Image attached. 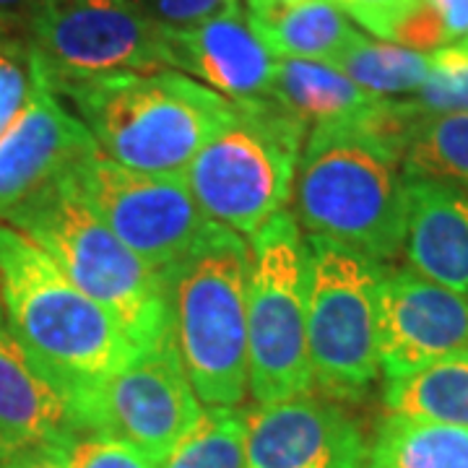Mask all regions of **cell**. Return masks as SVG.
I'll use <instances>...</instances> for the list:
<instances>
[{
  "mask_svg": "<svg viewBox=\"0 0 468 468\" xmlns=\"http://www.w3.org/2000/svg\"><path fill=\"white\" fill-rule=\"evenodd\" d=\"M372 115L310 128L294 187L307 232L385 263L403 250L409 180L403 144L380 133Z\"/></svg>",
  "mask_w": 468,
  "mask_h": 468,
  "instance_id": "cell-1",
  "label": "cell"
},
{
  "mask_svg": "<svg viewBox=\"0 0 468 468\" xmlns=\"http://www.w3.org/2000/svg\"><path fill=\"white\" fill-rule=\"evenodd\" d=\"M0 304L37 369L70 401L125 367L138 349L29 237L0 221Z\"/></svg>",
  "mask_w": 468,
  "mask_h": 468,
  "instance_id": "cell-2",
  "label": "cell"
},
{
  "mask_svg": "<svg viewBox=\"0 0 468 468\" xmlns=\"http://www.w3.org/2000/svg\"><path fill=\"white\" fill-rule=\"evenodd\" d=\"M73 101L97 149L117 165L154 175H185L234 101L175 68L115 73L50 86Z\"/></svg>",
  "mask_w": 468,
  "mask_h": 468,
  "instance_id": "cell-3",
  "label": "cell"
},
{
  "mask_svg": "<svg viewBox=\"0 0 468 468\" xmlns=\"http://www.w3.org/2000/svg\"><path fill=\"white\" fill-rule=\"evenodd\" d=\"M3 224L50 255L86 297L101 304L138 351L172 346L167 271L128 250L70 185V177L24 203Z\"/></svg>",
  "mask_w": 468,
  "mask_h": 468,
  "instance_id": "cell-4",
  "label": "cell"
},
{
  "mask_svg": "<svg viewBox=\"0 0 468 468\" xmlns=\"http://www.w3.org/2000/svg\"><path fill=\"white\" fill-rule=\"evenodd\" d=\"M177 359L198 401L237 406L248 393V284L250 245L221 224H208L167 268Z\"/></svg>",
  "mask_w": 468,
  "mask_h": 468,
  "instance_id": "cell-5",
  "label": "cell"
},
{
  "mask_svg": "<svg viewBox=\"0 0 468 468\" xmlns=\"http://www.w3.org/2000/svg\"><path fill=\"white\" fill-rule=\"evenodd\" d=\"M304 135L307 125L268 97L234 101L229 122L185 169L187 190L208 221L258 232L289 203Z\"/></svg>",
  "mask_w": 468,
  "mask_h": 468,
  "instance_id": "cell-6",
  "label": "cell"
},
{
  "mask_svg": "<svg viewBox=\"0 0 468 468\" xmlns=\"http://www.w3.org/2000/svg\"><path fill=\"white\" fill-rule=\"evenodd\" d=\"M250 388L258 403L313 390L307 351V239L300 221L279 211L250 234L248 284Z\"/></svg>",
  "mask_w": 468,
  "mask_h": 468,
  "instance_id": "cell-7",
  "label": "cell"
},
{
  "mask_svg": "<svg viewBox=\"0 0 468 468\" xmlns=\"http://www.w3.org/2000/svg\"><path fill=\"white\" fill-rule=\"evenodd\" d=\"M383 263L310 234L307 351L313 388L328 399H359L380 375L378 292Z\"/></svg>",
  "mask_w": 468,
  "mask_h": 468,
  "instance_id": "cell-8",
  "label": "cell"
},
{
  "mask_svg": "<svg viewBox=\"0 0 468 468\" xmlns=\"http://www.w3.org/2000/svg\"><path fill=\"white\" fill-rule=\"evenodd\" d=\"M24 42L48 86L172 68L167 24L138 0H42Z\"/></svg>",
  "mask_w": 468,
  "mask_h": 468,
  "instance_id": "cell-9",
  "label": "cell"
},
{
  "mask_svg": "<svg viewBox=\"0 0 468 468\" xmlns=\"http://www.w3.org/2000/svg\"><path fill=\"white\" fill-rule=\"evenodd\" d=\"M201 409L172 344L138 351L125 367L89 385L70 401V424L162 461L196 424Z\"/></svg>",
  "mask_w": 468,
  "mask_h": 468,
  "instance_id": "cell-10",
  "label": "cell"
},
{
  "mask_svg": "<svg viewBox=\"0 0 468 468\" xmlns=\"http://www.w3.org/2000/svg\"><path fill=\"white\" fill-rule=\"evenodd\" d=\"M86 206L149 266L167 271L211 224L183 175H154L94 151L70 175Z\"/></svg>",
  "mask_w": 468,
  "mask_h": 468,
  "instance_id": "cell-11",
  "label": "cell"
},
{
  "mask_svg": "<svg viewBox=\"0 0 468 468\" xmlns=\"http://www.w3.org/2000/svg\"><path fill=\"white\" fill-rule=\"evenodd\" d=\"M94 151L100 149L81 117L37 73L32 97L0 135V221L63 183Z\"/></svg>",
  "mask_w": 468,
  "mask_h": 468,
  "instance_id": "cell-12",
  "label": "cell"
},
{
  "mask_svg": "<svg viewBox=\"0 0 468 468\" xmlns=\"http://www.w3.org/2000/svg\"><path fill=\"white\" fill-rule=\"evenodd\" d=\"M468 349V294L421 273L385 271L378 292V359L388 380Z\"/></svg>",
  "mask_w": 468,
  "mask_h": 468,
  "instance_id": "cell-13",
  "label": "cell"
},
{
  "mask_svg": "<svg viewBox=\"0 0 468 468\" xmlns=\"http://www.w3.org/2000/svg\"><path fill=\"white\" fill-rule=\"evenodd\" d=\"M245 414L248 468H365L369 445L341 406L310 393Z\"/></svg>",
  "mask_w": 468,
  "mask_h": 468,
  "instance_id": "cell-14",
  "label": "cell"
},
{
  "mask_svg": "<svg viewBox=\"0 0 468 468\" xmlns=\"http://www.w3.org/2000/svg\"><path fill=\"white\" fill-rule=\"evenodd\" d=\"M167 48L172 68L198 79L229 101L266 100L276 58L252 29L242 5L217 16L169 27Z\"/></svg>",
  "mask_w": 468,
  "mask_h": 468,
  "instance_id": "cell-15",
  "label": "cell"
},
{
  "mask_svg": "<svg viewBox=\"0 0 468 468\" xmlns=\"http://www.w3.org/2000/svg\"><path fill=\"white\" fill-rule=\"evenodd\" d=\"M73 430L66 399L11 334L0 304V461Z\"/></svg>",
  "mask_w": 468,
  "mask_h": 468,
  "instance_id": "cell-16",
  "label": "cell"
},
{
  "mask_svg": "<svg viewBox=\"0 0 468 468\" xmlns=\"http://www.w3.org/2000/svg\"><path fill=\"white\" fill-rule=\"evenodd\" d=\"M403 252L411 271L468 294V193L409 183Z\"/></svg>",
  "mask_w": 468,
  "mask_h": 468,
  "instance_id": "cell-17",
  "label": "cell"
},
{
  "mask_svg": "<svg viewBox=\"0 0 468 468\" xmlns=\"http://www.w3.org/2000/svg\"><path fill=\"white\" fill-rule=\"evenodd\" d=\"M268 100L297 117L302 125L318 128L354 122L372 115L383 97H375L346 79L341 70L315 60H276Z\"/></svg>",
  "mask_w": 468,
  "mask_h": 468,
  "instance_id": "cell-18",
  "label": "cell"
},
{
  "mask_svg": "<svg viewBox=\"0 0 468 468\" xmlns=\"http://www.w3.org/2000/svg\"><path fill=\"white\" fill-rule=\"evenodd\" d=\"M252 29L276 60L331 63L356 39V27L334 0H307L284 8L248 14Z\"/></svg>",
  "mask_w": 468,
  "mask_h": 468,
  "instance_id": "cell-19",
  "label": "cell"
},
{
  "mask_svg": "<svg viewBox=\"0 0 468 468\" xmlns=\"http://www.w3.org/2000/svg\"><path fill=\"white\" fill-rule=\"evenodd\" d=\"M385 406L396 417L468 430V349L388 380Z\"/></svg>",
  "mask_w": 468,
  "mask_h": 468,
  "instance_id": "cell-20",
  "label": "cell"
},
{
  "mask_svg": "<svg viewBox=\"0 0 468 468\" xmlns=\"http://www.w3.org/2000/svg\"><path fill=\"white\" fill-rule=\"evenodd\" d=\"M369 468H468V430L390 414L369 448Z\"/></svg>",
  "mask_w": 468,
  "mask_h": 468,
  "instance_id": "cell-21",
  "label": "cell"
},
{
  "mask_svg": "<svg viewBox=\"0 0 468 468\" xmlns=\"http://www.w3.org/2000/svg\"><path fill=\"white\" fill-rule=\"evenodd\" d=\"M341 70L359 89L383 100L414 97L430 76V52H417L385 39L356 34L346 50L328 63Z\"/></svg>",
  "mask_w": 468,
  "mask_h": 468,
  "instance_id": "cell-22",
  "label": "cell"
},
{
  "mask_svg": "<svg viewBox=\"0 0 468 468\" xmlns=\"http://www.w3.org/2000/svg\"><path fill=\"white\" fill-rule=\"evenodd\" d=\"M403 175L468 193V112L424 117L406 141Z\"/></svg>",
  "mask_w": 468,
  "mask_h": 468,
  "instance_id": "cell-23",
  "label": "cell"
},
{
  "mask_svg": "<svg viewBox=\"0 0 468 468\" xmlns=\"http://www.w3.org/2000/svg\"><path fill=\"white\" fill-rule=\"evenodd\" d=\"M156 468H248L245 414L234 406H206Z\"/></svg>",
  "mask_w": 468,
  "mask_h": 468,
  "instance_id": "cell-24",
  "label": "cell"
},
{
  "mask_svg": "<svg viewBox=\"0 0 468 468\" xmlns=\"http://www.w3.org/2000/svg\"><path fill=\"white\" fill-rule=\"evenodd\" d=\"M409 101L427 117L468 112V48L458 42L430 52V76Z\"/></svg>",
  "mask_w": 468,
  "mask_h": 468,
  "instance_id": "cell-25",
  "label": "cell"
},
{
  "mask_svg": "<svg viewBox=\"0 0 468 468\" xmlns=\"http://www.w3.org/2000/svg\"><path fill=\"white\" fill-rule=\"evenodd\" d=\"M52 448L68 468H156V461L133 445L84 430H70Z\"/></svg>",
  "mask_w": 468,
  "mask_h": 468,
  "instance_id": "cell-26",
  "label": "cell"
},
{
  "mask_svg": "<svg viewBox=\"0 0 468 468\" xmlns=\"http://www.w3.org/2000/svg\"><path fill=\"white\" fill-rule=\"evenodd\" d=\"M37 86L32 55L24 39H0V135L14 122Z\"/></svg>",
  "mask_w": 468,
  "mask_h": 468,
  "instance_id": "cell-27",
  "label": "cell"
},
{
  "mask_svg": "<svg viewBox=\"0 0 468 468\" xmlns=\"http://www.w3.org/2000/svg\"><path fill=\"white\" fill-rule=\"evenodd\" d=\"M334 3L346 14V18H354L378 39L393 42L401 21L414 11L419 0H334Z\"/></svg>",
  "mask_w": 468,
  "mask_h": 468,
  "instance_id": "cell-28",
  "label": "cell"
},
{
  "mask_svg": "<svg viewBox=\"0 0 468 468\" xmlns=\"http://www.w3.org/2000/svg\"><path fill=\"white\" fill-rule=\"evenodd\" d=\"M151 14L169 27H190L206 18L232 11L239 0H149Z\"/></svg>",
  "mask_w": 468,
  "mask_h": 468,
  "instance_id": "cell-29",
  "label": "cell"
},
{
  "mask_svg": "<svg viewBox=\"0 0 468 468\" xmlns=\"http://www.w3.org/2000/svg\"><path fill=\"white\" fill-rule=\"evenodd\" d=\"M39 3L42 0H0V37L27 39Z\"/></svg>",
  "mask_w": 468,
  "mask_h": 468,
  "instance_id": "cell-30",
  "label": "cell"
},
{
  "mask_svg": "<svg viewBox=\"0 0 468 468\" xmlns=\"http://www.w3.org/2000/svg\"><path fill=\"white\" fill-rule=\"evenodd\" d=\"M440 18L448 45L468 39V0H424Z\"/></svg>",
  "mask_w": 468,
  "mask_h": 468,
  "instance_id": "cell-31",
  "label": "cell"
},
{
  "mask_svg": "<svg viewBox=\"0 0 468 468\" xmlns=\"http://www.w3.org/2000/svg\"><path fill=\"white\" fill-rule=\"evenodd\" d=\"M0 468H68L52 445H37L29 451H21L5 461H0Z\"/></svg>",
  "mask_w": 468,
  "mask_h": 468,
  "instance_id": "cell-32",
  "label": "cell"
},
{
  "mask_svg": "<svg viewBox=\"0 0 468 468\" xmlns=\"http://www.w3.org/2000/svg\"><path fill=\"white\" fill-rule=\"evenodd\" d=\"M297 3H307V0H248V14H261L268 8H284V5H297Z\"/></svg>",
  "mask_w": 468,
  "mask_h": 468,
  "instance_id": "cell-33",
  "label": "cell"
},
{
  "mask_svg": "<svg viewBox=\"0 0 468 468\" xmlns=\"http://www.w3.org/2000/svg\"><path fill=\"white\" fill-rule=\"evenodd\" d=\"M461 45H463V48H468V39H463V42H461Z\"/></svg>",
  "mask_w": 468,
  "mask_h": 468,
  "instance_id": "cell-34",
  "label": "cell"
},
{
  "mask_svg": "<svg viewBox=\"0 0 468 468\" xmlns=\"http://www.w3.org/2000/svg\"><path fill=\"white\" fill-rule=\"evenodd\" d=\"M0 39H5V37H0Z\"/></svg>",
  "mask_w": 468,
  "mask_h": 468,
  "instance_id": "cell-35",
  "label": "cell"
}]
</instances>
